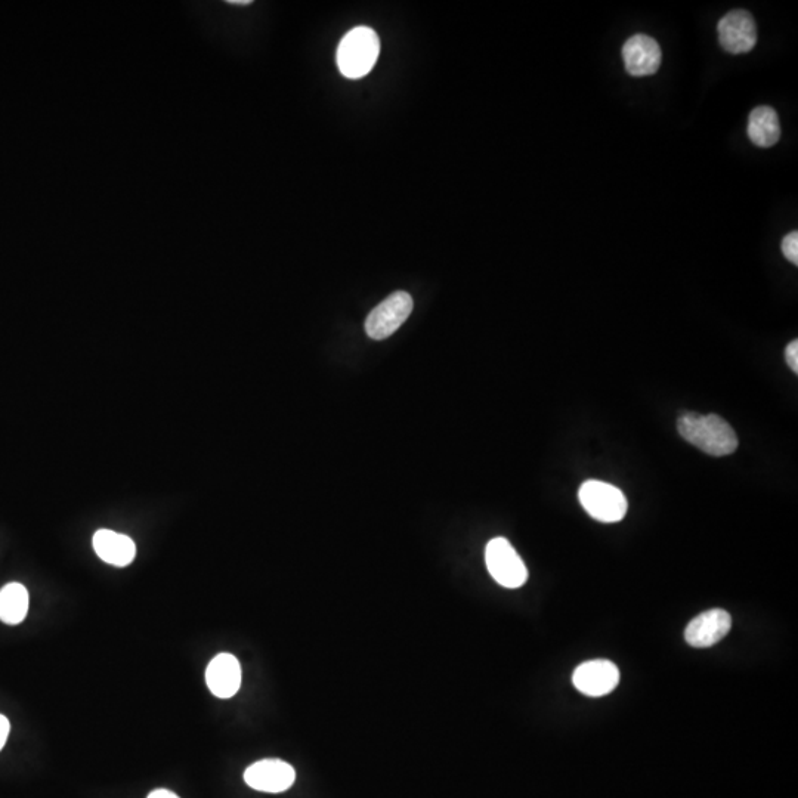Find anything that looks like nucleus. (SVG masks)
I'll return each mask as SVG.
<instances>
[{
  "mask_svg": "<svg viewBox=\"0 0 798 798\" xmlns=\"http://www.w3.org/2000/svg\"><path fill=\"white\" fill-rule=\"evenodd\" d=\"M682 438L714 457L729 456L738 448V438L728 422L716 414L686 413L677 420Z\"/></svg>",
  "mask_w": 798,
  "mask_h": 798,
  "instance_id": "nucleus-1",
  "label": "nucleus"
},
{
  "mask_svg": "<svg viewBox=\"0 0 798 798\" xmlns=\"http://www.w3.org/2000/svg\"><path fill=\"white\" fill-rule=\"evenodd\" d=\"M380 54V39L370 27L351 30L337 48V67L346 79H361L370 73Z\"/></svg>",
  "mask_w": 798,
  "mask_h": 798,
  "instance_id": "nucleus-2",
  "label": "nucleus"
},
{
  "mask_svg": "<svg viewBox=\"0 0 798 798\" xmlns=\"http://www.w3.org/2000/svg\"><path fill=\"white\" fill-rule=\"evenodd\" d=\"M581 506L593 519L605 524L620 522L629 510L620 488L602 481H586L578 491Z\"/></svg>",
  "mask_w": 798,
  "mask_h": 798,
  "instance_id": "nucleus-3",
  "label": "nucleus"
},
{
  "mask_svg": "<svg viewBox=\"0 0 798 798\" xmlns=\"http://www.w3.org/2000/svg\"><path fill=\"white\" fill-rule=\"evenodd\" d=\"M485 562L491 577L506 589H519L528 580V569L512 544L503 537L493 538L485 549Z\"/></svg>",
  "mask_w": 798,
  "mask_h": 798,
  "instance_id": "nucleus-4",
  "label": "nucleus"
},
{
  "mask_svg": "<svg viewBox=\"0 0 798 798\" xmlns=\"http://www.w3.org/2000/svg\"><path fill=\"white\" fill-rule=\"evenodd\" d=\"M413 299L407 292H395L370 312L366 332L371 339L383 340L392 336L410 317Z\"/></svg>",
  "mask_w": 798,
  "mask_h": 798,
  "instance_id": "nucleus-5",
  "label": "nucleus"
},
{
  "mask_svg": "<svg viewBox=\"0 0 798 798\" xmlns=\"http://www.w3.org/2000/svg\"><path fill=\"white\" fill-rule=\"evenodd\" d=\"M572 683L587 697H605L620 683V670L608 660L586 661L575 668Z\"/></svg>",
  "mask_w": 798,
  "mask_h": 798,
  "instance_id": "nucleus-6",
  "label": "nucleus"
},
{
  "mask_svg": "<svg viewBox=\"0 0 798 798\" xmlns=\"http://www.w3.org/2000/svg\"><path fill=\"white\" fill-rule=\"evenodd\" d=\"M720 45L729 54H747L757 43V26L753 15L744 9H735L719 21Z\"/></svg>",
  "mask_w": 798,
  "mask_h": 798,
  "instance_id": "nucleus-7",
  "label": "nucleus"
},
{
  "mask_svg": "<svg viewBox=\"0 0 798 798\" xmlns=\"http://www.w3.org/2000/svg\"><path fill=\"white\" fill-rule=\"evenodd\" d=\"M244 781L250 788L261 793H284L295 784L296 772L283 760L265 759L247 767Z\"/></svg>",
  "mask_w": 798,
  "mask_h": 798,
  "instance_id": "nucleus-8",
  "label": "nucleus"
},
{
  "mask_svg": "<svg viewBox=\"0 0 798 798\" xmlns=\"http://www.w3.org/2000/svg\"><path fill=\"white\" fill-rule=\"evenodd\" d=\"M732 618L723 609L702 612L688 624L685 639L694 648H710L731 632Z\"/></svg>",
  "mask_w": 798,
  "mask_h": 798,
  "instance_id": "nucleus-9",
  "label": "nucleus"
},
{
  "mask_svg": "<svg viewBox=\"0 0 798 798\" xmlns=\"http://www.w3.org/2000/svg\"><path fill=\"white\" fill-rule=\"evenodd\" d=\"M623 60L632 76L645 77L657 73L663 54L657 40L646 34H636L624 43Z\"/></svg>",
  "mask_w": 798,
  "mask_h": 798,
  "instance_id": "nucleus-10",
  "label": "nucleus"
},
{
  "mask_svg": "<svg viewBox=\"0 0 798 798\" xmlns=\"http://www.w3.org/2000/svg\"><path fill=\"white\" fill-rule=\"evenodd\" d=\"M206 682L215 697H234L241 686V667L231 654H219L210 661L206 670Z\"/></svg>",
  "mask_w": 798,
  "mask_h": 798,
  "instance_id": "nucleus-11",
  "label": "nucleus"
},
{
  "mask_svg": "<svg viewBox=\"0 0 798 798\" xmlns=\"http://www.w3.org/2000/svg\"><path fill=\"white\" fill-rule=\"evenodd\" d=\"M94 549L102 561L120 568L131 565L136 556L132 538L111 530L95 532Z\"/></svg>",
  "mask_w": 798,
  "mask_h": 798,
  "instance_id": "nucleus-12",
  "label": "nucleus"
},
{
  "mask_svg": "<svg viewBox=\"0 0 798 798\" xmlns=\"http://www.w3.org/2000/svg\"><path fill=\"white\" fill-rule=\"evenodd\" d=\"M748 138L757 147L770 148L778 144L781 138V123L778 114L772 107L762 105L751 111L748 119Z\"/></svg>",
  "mask_w": 798,
  "mask_h": 798,
  "instance_id": "nucleus-13",
  "label": "nucleus"
},
{
  "mask_svg": "<svg viewBox=\"0 0 798 798\" xmlns=\"http://www.w3.org/2000/svg\"><path fill=\"white\" fill-rule=\"evenodd\" d=\"M29 605V592L23 584H6L0 590V621L9 626L23 623L29 612Z\"/></svg>",
  "mask_w": 798,
  "mask_h": 798,
  "instance_id": "nucleus-14",
  "label": "nucleus"
},
{
  "mask_svg": "<svg viewBox=\"0 0 798 798\" xmlns=\"http://www.w3.org/2000/svg\"><path fill=\"white\" fill-rule=\"evenodd\" d=\"M782 252H784V256L788 259V261L793 262L794 265H798L797 231H793V233L785 235L784 240H782Z\"/></svg>",
  "mask_w": 798,
  "mask_h": 798,
  "instance_id": "nucleus-15",
  "label": "nucleus"
},
{
  "mask_svg": "<svg viewBox=\"0 0 798 798\" xmlns=\"http://www.w3.org/2000/svg\"><path fill=\"white\" fill-rule=\"evenodd\" d=\"M785 358H787L788 366H790L791 370L794 373H798V342L797 340H793L790 345L787 346V351H785Z\"/></svg>",
  "mask_w": 798,
  "mask_h": 798,
  "instance_id": "nucleus-16",
  "label": "nucleus"
},
{
  "mask_svg": "<svg viewBox=\"0 0 798 798\" xmlns=\"http://www.w3.org/2000/svg\"><path fill=\"white\" fill-rule=\"evenodd\" d=\"M9 731H11L9 720L0 714V750L5 747L6 741H8Z\"/></svg>",
  "mask_w": 798,
  "mask_h": 798,
  "instance_id": "nucleus-17",
  "label": "nucleus"
},
{
  "mask_svg": "<svg viewBox=\"0 0 798 798\" xmlns=\"http://www.w3.org/2000/svg\"><path fill=\"white\" fill-rule=\"evenodd\" d=\"M147 798H181L169 790H154Z\"/></svg>",
  "mask_w": 798,
  "mask_h": 798,
  "instance_id": "nucleus-18",
  "label": "nucleus"
}]
</instances>
